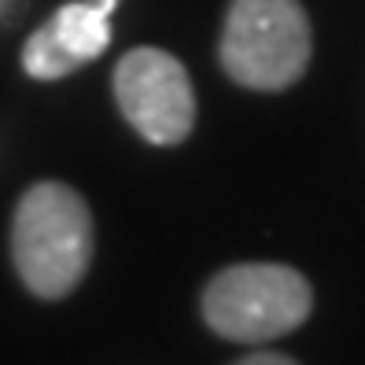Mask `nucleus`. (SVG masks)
<instances>
[{
  "label": "nucleus",
  "instance_id": "39448f33",
  "mask_svg": "<svg viewBox=\"0 0 365 365\" xmlns=\"http://www.w3.org/2000/svg\"><path fill=\"white\" fill-rule=\"evenodd\" d=\"M118 0H74L63 4L45 26H37L23 48L30 78L56 81L93 63L111 45V11Z\"/></svg>",
  "mask_w": 365,
  "mask_h": 365
},
{
  "label": "nucleus",
  "instance_id": "423d86ee",
  "mask_svg": "<svg viewBox=\"0 0 365 365\" xmlns=\"http://www.w3.org/2000/svg\"><path fill=\"white\" fill-rule=\"evenodd\" d=\"M236 365H299L295 358H288V354H273V351H259V354H247V358H240Z\"/></svg>",
  "mask_w": 365,
  "mask_h": 365
},
{
  "label": "nucleus",
  "instance_id": "f257e3e1",
  "mask_svg": "<svg viewBox=\"0 0 365 365\" xmlns=\"http://www.w3.org/2000/svg\"><path fill=\"white\" fill-rule=\"evenodd\" d=\"M11 259L23 284L41 299H63L78 288L93 259V214L74 188L41 181L19 200Z\"/></svg>",
  "mask_w": 365,
  "mask_h": 365
},
{
  "label": "nucleus",
  "instance_id": "20e7f679",
  "mask_svg": "<svg viewBox=\"0 0 365 365\" xmlns=\"http://www.w3.org/2000/svg\"><path fill=\"white\" fill-rule=\"evenodd\" d=\"M115 100L152 144H181L196 122V96L185 67L163 48H133L115 67Z\"/></svg>",
  "mask_w": 365,
  "mask_h": 365
},
{
  "label": "nucleus",
  "instance_id": "f03ea898",
  "mask_svg": "<svg viewBox=\"0 0 365 365\" xmlns=\"http://www.w3.org/2000/svg\"><path fill=\"white\" fill-rule=\"evenodd\" d=\"M222 67L232 81L281 93L310 63V23L299 0H232L222 30Z\"/></svg>",
  "mask_w": 365,
  "mask_h": 365
},
{
  "label": "nucleus",
  "instance_id": "7ed1b4c3",
  "mask_svg": "<svg viewBox=\"0 0 365 365\" xmlns=\"http://www.w3.org/2000/svg\"><path fill=\"white\" fill-rule=\"evenodd\" d=\"M314 310L307 277L277 262L222 269L203 292L207 325L232 343H269L295 332Z\"/></svg>",
  "mask_w": 365,
  "mask_h": 365
}]
</instances>
